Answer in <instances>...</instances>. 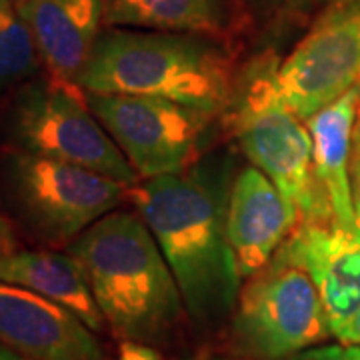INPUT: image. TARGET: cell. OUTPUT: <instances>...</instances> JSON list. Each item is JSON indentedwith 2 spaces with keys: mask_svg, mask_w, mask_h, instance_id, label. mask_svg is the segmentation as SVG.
Masks as SVG:
<instances>
[{
  "mask_svg": "<svg viewBox=\"0 0 360 360\" xmlns=\"http://www.w3.org/2000/svg\"><path fill=\"white\" fill-rule=\"evenodd\" d=\"M236 158L212 150L176 174L141 180L129 198L172 270L186 316L214 328L232 316L243 288L226 229Z\"/></svg>",
  "mask_w": 360,
  "mask_h": 360,
  "instance_id": "1",
  "label": "cell"
},
{
  "mask_svg": "<svg viewBox=\"0 0 360 360\" xmlns=\"http://www.w3.org/2000/svg\"><path fill=\"white\" fill-rule=\"evenodd\" d=\"M68 252L84 270L106 324L122 340H167L186 314L176 278L139 212L115 210Z\"/></svg>",
  "mask_w": 360,
  "mask_h": 360,
  "instance_id": "2",
  "label": "cell"
},
{
  "mask_svg": "<svg viewBox=\"0 0 360 360\" xmlns=\"http://www.w3.org/2000/svg\"><path fill=\"white\" fill-rule=\"evenodd\" d=\"M236 72L220 39L108 28L101 32L77 84L94 94L155 96L220 115Z\"/></svg>",
  "mask_w": 360,
  "mask_h": 360,
  "instance_id": "3",
  "label": "cell"
},
{
  "mask_svg": "<svg viewBox=\"0 0 360 360\" xmlns=\"http://www.w3.org/2000/svg\"><path fill=\"white\" fill-rule=\"evenodd\" d=\"M278 56L262 52L236 75L224 120L252 167L262 170L298 208L300 222H333L312 158V139L302 118L278 90Z\"/></svg>",
  "mask_w": 360,
  "mask_h": 360,
  "instance_id": "4",
  "label": "cell"
},
{
  "mask_svg": "<svg viewBox=\"0 0 360 360\" xmlns=\"http://www.w3.org/2000/svg\"><path fill=\"white\" fill-rule=\"evenodd\" d=\"M8 136L30 155L89 168L129 186L141 182L77 82L51 77L26 82L8 112Z\"/></svg>",
  "mask_w": 360,
  "mask_h": 360,
  "instance_id": "5",
  "label": "cell"
},
{
  "mask_svg": "<svg viewBox=\"0 0 360 360\" xmlns=\"http://www.w3.org/2000/svg\"><path fill=\"white\" fill-rule=\"evenodd\" d=\"M231 335L234 348L246 359L284 360L316 347L333 333L309 270L278 250L240 288Z\"/></svg>",
  "mask_w": 360,
  "mask_h": 360,
  "instance_id": "6",
  "label": "cell"
},
{
  "mask_svg": "<svg viewBox=\"0 0 360 360\" xmlns=\"http://www.w3.org/2000/svg\"><path fill=\"white\" fill-rule=\"evenodd\" d=\"M4 184L28 229L52 246H68L129 198V184L89 168L13 150Z\"/></svg>",
  "mask_w": 360,
  "mask_h": 360,
  "instance_id": "7",
  "label": "cell"
},
{
  "mask_svg": "<svg viewBox=\"0 0 360 360\" xmlns=\"http://www.w3.org/2000/svg\"><path fill=\"white\" fill-rule=\"evenodd\" d=\"M86 103L141 180L176 174L196 162L217 118L155 96L86 92Z\"/></svg>",
  "mask_w": 360,
  "mask_h": 360,
  "instance_id": "8",
  "label": "cell"
},
{
  "mask_svg": "<svg viewBox=\"0 0 360 360\" xmlns=\"http://www.w3.org/2000/svg\"><path fill=\"white\" fill-rule=\"evenodd\" d=\"M278 90L304 122L360 84V0L326 6L281 60Z\"/></svg>",
  "mask_w": 360,
  "mask_h": 360,
  "instance_id": "9",
  "label": "cell"
},
{
  "mask_svg": "<svg viewBox=\"0 0 360 360\" xmlns=\"http://www.w3.org/2000/svg\"><path fill=\"white\" fill-rule=\"evenodd\" d=\"M0 345L32 360H108L84 322L28 288L0 281Z\"/></svg>",
  "mask_w": 360,
  "mask_h": 360,
  "instance_id": "10",
  "label": "cell"
},
{
  "mask_svg": "<svg viewBox=\"0 0 360 360\" xmlns=\"http://www.w3.org/2000/svg\"><path fill=\"white\" fill-rule=\"evenodd\" d=\"M300 222V212L272 180L248 165L232 180L226 229L240 278L264 269Z\"/></svg>",
  "mask_w": 360,
  "mask_h": 360,
  "instance_id": "11",
  "label": "cell"
},
{
  "mask_svg": "<svg viewBox=\"0 0 360 360\" xmlns=\"http://www.w3.org/2000/svg\"><path fill=\"white\" fill-rule=\"evenodd\" d=\"M281 250L309 270L335 335L360 310V231L298 222Z\"/></svg>",
  "mask_w": 360,
  "mask_h": 360,
  "instance_id": "12",
  "label": "cell"
},
{
  "mask_svg": "<svg viewBox=\"0 0 360 360\" xmlns=\"http://www.w3.org/2000/svg\"><path fill=\"white\" fill-rule=\"evenodd\" d=\"M49 77L77 82L104 25V0H16Z\"/></svg>",
  "mask_w": 360,
  "mask_h": 360,
  "instance_id": "13",
  "label": "cell"
},
{
  "mask_svg": "<svg viewBox=\"0 0 360 360\" xmlns=\"http://www.w3.org/2000/svg\"><path fill=\"white\" fill-rule=\"evenodd\" d=\"M359 104L360 84L307 120L314 172L330 208L333 224L350 232L359 231L350 180Z\"/></svg>",
  "mask_w": 360,
  "mask_h": 360,
  "instance_id": "14",
  "label": "cell"
},
{
  "mask_svg": "<svg viewBox=\"0 0 360 360\" xmlns=\"http://www.w3.org/2000/svg\"><path fill=\"white\" fill-rule=\"evenodd\" d=\"M0 281L28 288L65 307L92 333H103L108 326L90 290L84 270L70 252L14 250L0 257Z\"/></svg>",
  "mask_w": 360,
  "mask_h": 360,
  "instance_id": "15",
  "label": "cell"
},
{
  "mask_svg": "<svg viewBox=\"0 0 360 360\" xmlns=\"http://www.w3.org/2000/svg\"><path fill=\"white\" fill-rule=\"evenodd\" d=\"M104 25L224 39L234 25L231 0H104Z\"/></svg>",
  "mask_w": 360,
  "mask_h": 360,
  "instance_id": "16",
  "label": "cell"
},
{
  "mask_svg": "<svg viewBox=\"0 0 360 360\" xmlns=\"http://www.w3.org/2000/svg\"><path fill=\"white\" fill-rule=\"evenodd\" d=\"M42 66L37 39L16 0H0V92L25 86Z\"/></svg>",
  "mask_w": 360,
  "mask_h": 360,
  "instance_id": "17",
  "label": "cell"
},
{
  "mask_svg": "<svg viewBox=\"0 0 360 360\" xmlns=\"http://www.w3.org/2000/svg\"><path fill=\"white\" fill-rule=\"evenodd\" d=\"M284 360H360V347L356 345H322V347H310L295 356Z\"/></svg>",
  "mask_w": 360,
  "mask_h": 360,
  "instance_id": "18",
  "label": "cell"
},
{
  "mask_svg": "<svg viewBox=\"0 0 360 360\" xmlns=\"http://www.w3.org/2000/svg\"><path fill=\"white\" fill-rule=\"evenodd\" d=\"M350 180H352V196H354L356 226H359V231H360V104H359V118H356V130H354V144H352Z\"/></svg>",
  "mask_w": 360,
  "mask_h": 360,
  "instance_id": "19",
  "label": "cell"
},
{
  "mask_svg": "<svg viewBox=\"0 0 360 360\" xmlns=\"http://www.w3.org/2000/svg\"><path fill=\"white\" fill-rule=\"evenodd\" d=\"M116 360H165L153 345L136 342V340H122L118 347Z\"/></svg>",
  "mask_w": 360,
  "mask_h": 360,
  "instance_id": "20",
  "label": "cell"
},
{
  "mask_svg": "<svg viewBox=\"0 0 360 360\" xmlns=\"http://www.w3.org/2000/svg\"><path fill=\"white\" fill-rule=\"evenodd\" d=\"M14 250H18L16 232H14V226L11 224V220L0 212V257L11 255Z\"/></svg>",
  "mask_w": 360,
  "mask_h": 360,
  "instance_id": "21",
  "label": "cell"
},
{
  "mask_svg": "<svg viewBox=\"0 0 360 360\" xmlns=\"http://www.w3.org/2000/svg\"><path fill=\"white\" fill-rule=\"evenodd\" d=\"M312 0H284V8L292 14H304Z\"/></svg>",
  "mask_w": 360,
  "mask_h": 360,
  "instance_id": "22",
  "label": "cell"
},
{
  "mask_svg": "<svg viewBox=\"0 0 360 360\" xmlns=\"http://www.w3.org/2000/svg\"><path fill=\"white\" fill-rule=\"evenodd\" d=\"M0 360H32V359H26V356H22V354L14 352V350L6 348L4 345H0Z\"/></svg>",
  "mask_w": 360,
  "mask_h": 360,
  "instance_id": "23",
  "label": "cell"
},
{
  "mask_svg": "<svg viewBox=\"0 0 360 360\" xmlns=\"http://www.w3.org/2000/svg\"><path fill=\"white\" fill-rule=\"evenodd\" d=\"M255 2L257 6H262V8H278V6H284V0H250Z\"/></svg>",
  "mask_w": 360,
  "mask_h": 360,
  "instance_id": "24",
  "label": "cell"
},
{
  "mask_svg": "<svg viewBox=\"0 0 360 360\" xmlns=\"http://www.w3.org/2000/svg\"><path fill=\"white\" fill-rule=\"evenodd\" d=\"M314 2H319V4H324V8H326V6H338V4H350V2H359V0H314Z\"/></svg>",
  "mask_w": 360,
  "mask_h": 360,
  "instance_id": "25",
  "label": "cell"
},
{
  "mask_svg": "<svg viewBox=\"0 0 360 360\" xmlns=\"http://www.w3.org/2000/svg\"><path fill=\"white\" fill-rule=\"evenodd\" d=\"M206 360H224V359H206Z\"/></svg>",
  "mask_w": 360,
  "mask_h": 360,
  "instance_id": "26",
  "label": "cell"
}]
</instances>
